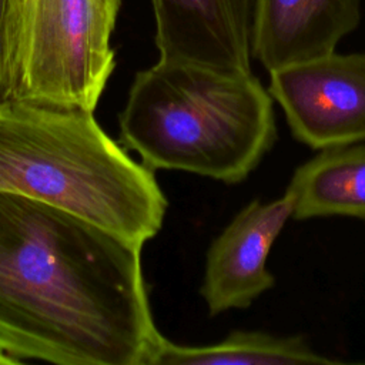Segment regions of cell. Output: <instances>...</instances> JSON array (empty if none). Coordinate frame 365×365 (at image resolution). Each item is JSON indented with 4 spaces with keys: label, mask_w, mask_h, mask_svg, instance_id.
<instances>
[{
    "label": "cell",
    "mask_w": 365,
    "mask_h": 365,
    "mask_svg": "<svg viewBox=\"0 0 365 365\" xmlns=\"http://www.w3.org/2000/svg\"><path fill=\"white\" fill-rule=\"evenodd\" d=\"M3 364L13 365V364H21V361L17 359V358H14V356H11V355L7 354L6 351L0 349V365H3Z\"/></svg>",
    "instance_id": "13"
},
{
    "label": "cell",
    "mask_w": 365,
    "mask_h": 365,
    "mask_svg": "<svg viewBox=\"0 0 365 365\" xmlns=\"http://www.w3.org/2000/svg\"><path fill=\"white\" fill-rule=\"evenodd\" d=\"M285 192L295 220L329 215L365 220V144L322 148L295 170Z\"/></svg>",
    "instance_id": "9"
},
{
    "label": "cell",
    "mask_w": 365,
    "mask_h": 365,
    "mask_svg": "<svg viewBox=\"0 0 365 365\" xmlns=\"http://www.w3.org/2000/svg\"><path fill=\"white\" fill-rule=\"evenodd\" d=\"M359 20L361 0H255L251 56L268 73L324 57Z\"/></svg>",
    "instance_id": "8"
},
{
    "label": "cell",
    "mask_w": 365,
    "mask_h": 365,
    "mask_svg": "<svg viewBox=\"0 0 365 365\" xmlns=\"http://www.w3.org/2000/svg\"><path fill=\"white\" fill-rule=\"evenodd\" d=\"M0 191L73 212L137 245L167 211L157 180L74 106L0 103Z\"/></svg>",
    "instance_id": "2"
},
{
    "label": "cell",
    "mask_w": 365,
    "mask_h": 365,
    "mask_svg": "<svg viewBox=\"0 0 365 365\" xmlns=\"http://www.w3.org/2000/svg\"><path fill=\"white\" fill-rule=\"evenodd\" d=\"M291 217L292 201L287 192L269 202L252 200L211 242L200 289L210 315L247 308L274 287L267 258Z\"/></svg>",
    "instance_id": "6"
},
{
    "label": "cell",
    "mask_w": 365,
    "mask_h": 365,
    "mask_svg": "<svg viewBox=\"0 0 365 365\" xmlns=\"http://www.w3.org/2000/svg\"><path fill=\"white\" fill-rule=\"evenodd\" d=\"M114 26L103 0H24L10 98L94 111L115 67Z\"/></svg>",
    "instance_id": "4"
},
{
    "label": "cell",
    "mask_w": 365,
    "mask_h": 365,
    "mask_svg": "<svg viewBox=\"0 0 365 365\" xmlns=\"http://www.w3.org/2000/svg\"><path fill=\"white\" fill-rule=\"evenodd\" d=\"M338 364L315 352L301 336H277L259 331H232L222 341L187 346L165 336L153 365H317Z\"/></svg>",
    "instance_id": "10"
},
{
    "label": "cell",
    "mask_w": 365,
    "mask_h": 365,
    "mask_svg": "<svg viewBox=\"0 0 365 365\" xmlns=\"http://www.w3.org/2000/svg\"><path fill=\"white\" fill-rule=\"evenodd\" d=\"M292 135L317 150L365 141V53L335 51L269 71Z\"/></svg>",
    "instance_id": "5"
},
{
    "label": "cell",
    "mask_w": 365,
    "mask_h": 365,
    "mask_svg": "<svg viewBox=\"0 0 365 365\" xmlns=\"http://www.w3.org/2000/svg\"><path fill=\"white\" fill-rule=\"evenodd\" d=\"M24 0H0V103L10 100L9 73Z\"/></svg>",
    "instance_id": "11"
},
{
    "label": "cell",
    "mask_w": 365,
    "mask_h": 365,
    "mask_svg": "<svg viewBox=\"0 0 365 365\" xmlns=\"http://www.w3.org/2000/svg\"><path fill=\"white\" fill-rule=\"evenodd\" d=\"M160 60L251 71L250 0H150Z\"/></svg>",
    "instance_id": "7"
},
{
    "label": "cell",
    "mask_w": 365,
    "mask_h": 365,
    "mask_svg": "<svg viewBox=\"0 0 365 365\" xmlns=\"http://www.w3.org/2000/svg\"><path fill=\"white\" fill-rule=\"evenodd\" d=\"M141 245L0 191V349L58 365H153L164 339Z\"/></svg>",
    "instance_id": "1"
},
{
    "label": "cell",
    "mask_w": 365,
    "mask_h": 365,
    "mask_svg": "<svg viewBox=\"0 0 365 365\" xmlns=\"http://www.w3.org/2000/svg\"><path fill=\"white\" fill-rule=\"evenodd\" d=\"M108 14L111 16L113 20H117V14H118V10H120V6H121V0H103Z\"/></svg>",
    "instance_id": "12"
},
{
    "label": "cell",
    "mask_w": 365,
    "mask_h": 365,
    "mask_svg": "<svg viewBox=\"0 0 365 365\" xmlns=\"http://www.w3.org/2000/svg\"><path fill=\"white\" fill-rule=\"evenodd\" d=\"M120 137L153 171L237 184L277 140L272 97L251 71L158 60L135 74Z\"/></svg>",
    "instance_id": "3"
}]
</instances>
